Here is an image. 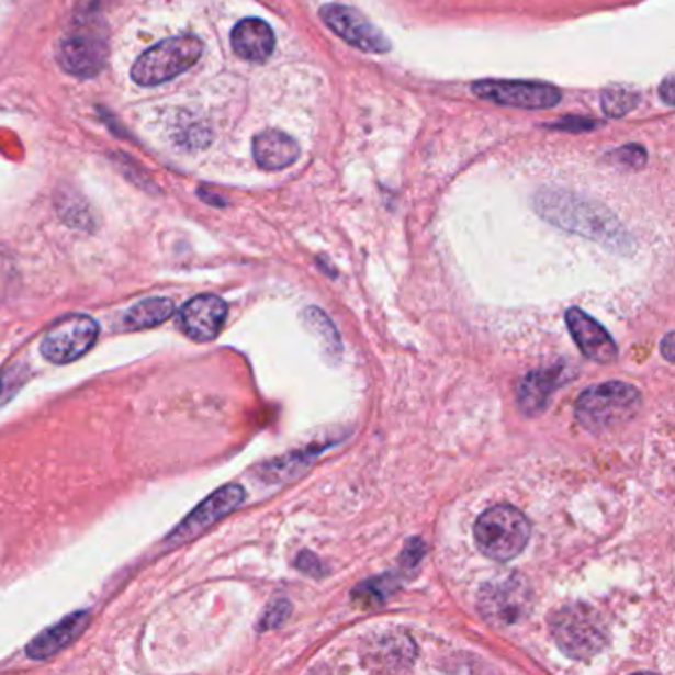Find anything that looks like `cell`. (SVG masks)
Wrapping results in <instances>:
<instances>
[{
    "instance_id": "1",
    "label": "cell",
    "mask_w": 675,
    "mask_h": 675,
    "mask_svg": "<svg viewBox=\"0 0 675 675\" xmlns=\"http://www.w3.org/2000/svg\"><path fill=\"white\" fill-rule=\"evenodd\" d=\"M642 396L632 384L603 383L586 389L576 401L575 416L588 432L600 434L625 424L638 413Z\"/></svg>"
},
{
    "instance_id": "2",
    "label": "cell",
    "mask_w": 675,
    "mask_h": 675,
    "mask_svg": "<svg viewBox=\"0 0 675 675\" xmlns=\"http://www.w3.org/2000/svg\"><path fill=\"white\" fill-rule=\"evenodd\" d=\"M474 537L485 556L505 563L524 553L531 537V525L527 517L511 505H495L480 515Z\"/></svg>"
},
{
    "instance_id": "3",
    "label": "cell",
    "mask_w": 675,
    "mask_h": 675,
    "mask_svg": "<svg viewBox=\"0 0 675 675\" xmlns=\"http://www.w3.org/2000/svg\"><path fill=\"white\" fill-rule=\"evenodd\" d=\"M108 34L98 19H78L61 34L56 60L61 70L76 78L98 76L108 61Z\"/></svg>"
},
{
    "instance_id": "4",
    "label": "cell",
    "mask_w": 675,
    "mask_h": 675,
    "mask_svg": "<svg viewBox=\"0 0 675 675\" xmlns=\"http://www.w3.org/2000/svg\"><path fill=\"white\" fill-rule=\"evenodd\" d=\"M554 642L573 660H590L603 652L608 634L600 616L590 606L569 605L551 618Z\"/></svg>"
},
{
    "instance_id": "5",
    "label": "cell",
    "mask_w": 675,
    "mask_h": 675,
    "mask_svg": "<svg viewBox=\"0 0 675 675\" xmlns=\"http://www.w3.org/2000/svg\"><path fill=\"white\" fill-rule=\"evenodd\" d=\"M202 42L196 36H175L159 42L133 64L132 78L139 86H159L191 70L201 60Z\"/></svg>"
},
{
    "instance_id": "6",
    "label": "cell",
    "mask_w": 675,
    "mask_h": 675,
    "mask_svg": "<svg viewBox=\"0 0 675 675\" xmlns=\"http://www.w3.org/2000/svg\"><path fill=\"white\" fill-rule=\"evenodd\" d=\"M533 606V590L527 578L517 573L495 576L482 586L477 596V608L490 625L497 628L524 622Z\"/></svg>"
},
{
    "instance_id": "7",
    "label": "cell",
    "mask_w": 675,
    "mask_h": 675,
    "mask_svg": "<svg viewBox=\"0 0 675 675\" xmlns=\"http://www.w3.org/2000/svg\"><path fill=\"white\" fill-rule=\"evenodd\" d=\"M100 325L90 315L74 313L52 323L50 329L44 333L41 353L46 361L54 364L74 363L83 355L90 353L91 347L98 341Z\"/></svg>"
},
{
    "instance_id": "8",
    "label": "cell",
    "mask_w": 675,
    "mask_h": 675,
    "mask_svg": "<svg viewBox=\"0 0 675 675\" xmlns=\"http://www.w3.org/2000/svg\"><path fill=\"white\" fill-rule=\"evenodd\" d=\"M472 91L482 100L519 110H549L561 101V91L539 81L482 80Z\"/></svg>"
},
{
    "instance_id": "9",
    "label": "cell",
    "mask_w": 675,
    "mask_h": 675,
    "mask_svg": "<svg viewBox=\"0 0 675 675\" xmlns=\"http://www.w3.org/2000/svg\"><path fill=\"white\" fill-rule=\"evenodd\" d=\"M244 497H246V492L240 485H224L221 490H216L172 529L169 537L165 539V544L179 547V544L189 543L192 539L201 537L209 527L218 524L222 517L233 514L234 509L243 504Z\"/></svg>"
},
{
    "instance_id": "10",
    "label": "cell",
    "mask_w": 675,
    "mask_h": 675,
    "mask_svg": "<svg viewBox=\"0 0 675 675\" xmlns=\"http://www.w3.org/2000/svg\"><path fill=\"white\" fill-rule=\"evenodd\" d=\"M323 22L331 29L339 38H344L347 44H351L359 50L371 52V54H384L391 50V41L379 31L369 19L355 11L351 7L344 4H327L322 11Z\"/></svg>"
},
{
    "instance_id": "11",
    "label": "cell",
    "mask_w": 675,
    "mask_h": 675,
    "mask_svg": "<svg viewBox=\"0 0 675 675\" xmlns=\"http://www.w3.org/2000/svg\"><path fill=\"white\" fill-rule=\"evenodd\" d=\"M228 305L218 295H199L184 303L179 312V329L196 344H209L218 337L226 322Z\"/></svg>"
},
{
    "instance_id": "12",
    "label": "cell",
    "mask_w": 675,
    "mask_h": 675,
    "mask_svg": "<svg viewBox=\"0 0 675 675\" xmlns=\"http://www.w3.org/2000/svg\"><path fill=\"white\" fill-rule=\"evenodd\" d=\"M566 325L586 359L606 364L612 363L618 357V349H616L612 337L600 323L593 319L590 315H586L583 310L571 307L566 312Z\"/></svg>"
},
{
    "instance_id": "13",
    "label": "cell",
    "mask_w": 675,
    "mask_h": 675,
    "mask_svg": "<svg viewBox=\"0 0 675 675\" xmlns=\"http://www.w3.org/2000/svg\"><path fill=\"white\" fill-rule=\"evenodd\" d=\"M88 622H90L88 610L74 612L60 620L58 625L50 626L36 635L31 644L26 645V655L31 660H48L52 655L61 652L66 645H70L83 632Z\"/></svg>"
},
{
    "instance_id": "14",
    "label": "cell",
    "mask_w": 675,
    "mask_h": 675,
    "mask_svg": "<svg viewBox=\"0 0 675 675\" xmlns=\"http://www.w3.org/2000/svg\"><path fill=\"white\" fill-rule=\"evenodd\" d=\"M233 48L244 60L266 61L275 48V36L268 22L246 19L234 26Z\"/></svg>"
},
{
    "instance_id": "15",
    "label": "cell",
    "mask_w": 675,
    "mask_h": 675,
    "mask_svg": "<svg viewBox=\"0 0 675 675\" xmlns=\"http://www.w3.org/2000/svg\"><path fill=\"white\" fill-rule=\"evenodd\" d=\"M254 159L266 171H282L297 161L300 145L278 130L260 133L254 139Z\"/></svg>"
},
{
    "instance_id": "16",
    "label": "cell",
    "mask_w": 675,
    "mask_h": 675,
    "mask_svg": "<svg viewBox=\"0 0 675 675\" xmlns=\"http://www.w3.org/2000/svg\"><path fill=\"white\" fill-rule=\"evenodd\" d=\"M561 369H544V371H533L527 374L519 383L517 391V403L519 408L527 416H537L543 413L547 404L551 401L559 381H561Z\"/></svg>"
},
{
    "instance_id": "17",
    "label": "cell",
    "mask_w": 675,
    "mask_h": 675,
    "mask_svg": "<svg viewBox=\"0 0 675 675\" xmlns=\"http://www.w3.org/2000/svg\"><path fill=\"white\" fill-rule=\"evenodd\" d=\"M172 313H175V303L169 297L143 300L130 310L127 317H125V325L133 331L151 329L155 325L167 322Z\"/></svg>"
},
{
    "instance_id": "18",
    "label": "cell",
    "mask_w": 675,
    "mask_h": 675,
    "mask_svg": "<svg viewBox=\"0 0 675 675\" xmlns=\"http://www.w3.org/2000/svg\"><path fill=\"white\" fill-rule=\"evenodd\" d=\"M394 590L393 576H379L371 578L364 585L357 586L353 590L355 605L364 606V608H373V606L383 605L386 596Z\"/></svg>"
},
{
    "instance_id": "19",
    "label": "cell",
    "mask_w": 675,
    "mask_h": 675,
    "mask_svg": "<svg viewBox=\"0 0 675 675\" xmlns=\"http://www.w3.org/2000/svg\"><path fill=\"white\" fill-rule=\"evenodd\" d=\"M638 103H640V98L634 91L612 88L603 93V110L608 117H625L638 108Z\"/></svg>"
},
{
    "instance_id": "20",
    "label": "cell",
    "mask_w": 675,
    "mask_h": 675,
    "mask_svg": "<svg viewBox=\"0 0 675 675\" xmlns=\"http://www.w3.org/2000/svg\"><path fill=\"white\" fill-rule=\"evenodd\" d=\"M305 322L312 327L313 331L322 333V344L327 347V353H339L341 344H339V335L335 331L329 317H325V313L317 307L305 310Z\"/></svg>"
},
{
    "instance_id": "21",
    "label": "cell",
    "mask_w": 675,
    "mask_h": 675,
    "mask_svg": "<svg viewBox=\"0 0 675 675\" xmlns=\"http://www.w3.org/2000/svg\"><path fill=\"white\" fill-rule=\"evenodd\" d=\"M290 610H292V606H290L288 600H275V603L266 610V615H263L262 620H260L258 628H260V630H272V628L282 626L283 622H285V618L290 616Z\"/></svg>"
},
{
    "instance_id": "22",
    "label": "cell",
    "mask_w": 675,
    "mask_h": 675,
    "mask_svg": "<svg viewBox=\"0 0 675 675\" xmlns=\"http://www.w3.org/2000/svg\"><path fill=\"white\" fill-rule=\"evenodd\" d=\"M26 371L21 373V369L0 374V404L7 403L12 394L21 389V384L26 381Z\"/></svg>"
},
{
    "instance_id": "23",
    "label": "cell",
    "mask_w": 675,
    "mask_h": 675,
    "mask_svg": "<svg viewBox=\"0 0 675 675\" xmlns=\"http://www.w3.org/2000/svg\"><path fill=\"white\" fill-rule=\"evenodd\" d=\"M423 556L424 541L418 539V537H414L404 547L403 554H401V565H403V569H416V566L420 565Z\"/></svg>"
},
{
    "instance_id": "24",
    "label": "cell",
    "mask_w": 675,
    "mask_h": 675,
    "mask_svg": "<svg viewBox=\"0 0 675 675\" xmlns=\"http://www.w3.org/2000/svg\"><path fill=\"white\" fill-rule=\"evenodd\" d=\"M612 157L616 162H622L625 167H640L645 161V151L642 147L630 145V147H622L620 151L612 153Z\"/></svg>"
},
{
    "instance_id": "25",
    "label": "cell",
    "mask_w": 675,
    "mask_h": 675,
    "mask_svg": "<svg viewBox=\"0 0 675 675\" xmlns=\"http://www.w3.org/2000/svg\"><path fill=\"white\" fill-rule=\"evenodd\" d=\"M295 566H297L300 571H303V573H307V575H323L322 571H317V569H319V561H317V559H315V556L310 553L300 554V559H297V563H295Z\"/></svg>"
},
{
    "instance_id": "26",
    "label": "cell",
    "mask_w": 675,
    "mask_h": 675,
    "mask_svg": "<svg viewBox=\"0 0 675 675\" xmlns=\"http://www.w3.org/2000/svg\"><path fill=\"white\" fill-rule=\"evenodd\" d=\"M660 98L667 103V105H674V78L667 76L662 88H660Z\"/></svg>"
},
{
    "instance_id": "27",
    "label": "cell",
    "mask_w": 675,
    "mask_h": 675,
    "mask_svg": "<svg viewBox=\"0 0 675 675\" xmlns=\"http://www.w3.org/2000/svg\"><path fill=\"white\" fill-rule=\"evenodd\" d=\"M672 341H674V335L667 333V335H665L664 345H662L667 361H674V344H672Z\"/></svg>"
}]
</instances>
